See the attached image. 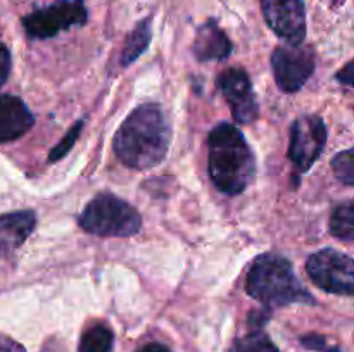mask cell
I'll use <instances>...</instances> for the list:
<instances>
[{"label": "cell", "mask_w": 354, "mask_h": 352, "mask_svg": "<svg viewBox=\"0 0 354 352\" xmlns=\"http://www.w3.org/2000/svg\"><path fill=\"white\" fill-rule=\"evenodd\" d=\"M171 144V126L165 113L156 104L137 107L118 130L114 152L131 169L156 168L165 161Z\"/></svg>", "instance_id": "1"}, {"label": "cell", "mask_w": 354, "mask_h": 352, "mask_svg": "<svg viewBox=\"0 0 354 352\" xmlns=\"http://www.w3.org/2000/svg\"><path fill=\"white\" fill-rule=\"evenodd\" d=\"M207 147L214 186L227 195L244 192L254 179L256 159L241 130L230 123H220L211 130Z\"/></svg>", "instance_id": "2"}, {"label": "cell", "mask_w": 354, "mask_h": 352, "mask_svg": "<svg viewBox=\"0 0 354 352\" xmlns=\"http://www.w3.org/2000/svg\"><path fill=\"white\" fill-rule=\"evenodd\" d=\"M245 290L268 309L289 304H313L315 299L294 273L292 264L280 254H261L254 259L245 278Z\"/></svg>", "instance_id": "3"}, {"label": "cell", "mask_w": 354, "mask_h": 352, "mask_svg": "<svg viewBox=\"0 0 354 352\" xmlns=\"http://www.w3.org/2000/svg\"><path fill=\"white\" fill-rule=\"evenodd\" d=\"M78 224L99 237H131L142 228V216L127 200L102 192L86 204Z\"/></svg>", "instance_id": "4"}, {"label": "cell", "mask_w": 354, "mask_h": 352, "mask_svg": "<svg viewBox=\"0 0 354 352\" xmlns=\"http://www.w3.org/2000/svg\"><path fill=\"white\" fill-rule=\"evenodd\" d=\"M88 19L83 0H59L52 6L41 7L23 17L26 35L35 40H47L69 28L82 26Z\"/></svg>", "instance_id": "5"}, {"label": "cell", "mask_w": 354, "mask_h": 352, "mask_svg": "<svg viewBox=\"0 0 354 352\" xmlns=\"http://www.w3.org/2000/svg\"><path fill=\"white\" fill-rule=\"evenodd\" d=\"M306 271L317 286L335 295L351 297L354 292V264L351 255L335 248H324L310 255Z\"/></svg>", "instance_id": "6"}, {"label": "cell", "mask_w": 354, "mask_h": 352, "mask_svg": "<svg viewBox=\"0 0 354 352\" xmlns=\"http://www.w3.org/2000/svg\"><path fill=\"white\" fill-rule=\"evenodd\" d=\"M272 71L282 92H299L315 72V52L303 47V43L275 48L272 54Z\"/></svg>", "instance_id": "7"}, {"label": "cell", "mask_w": 354, "mask_h": 352, "mask_svg": "<svg viewBox=\"0 0 354 352\" xmlns=\"http://www.w3.org/2000/svg\"><path fill=\"white\" fill-rule=\"evenodd\" d=\"M327 126L320 116H301L290 130L289 157L297 171L306 173L318 161L327 144Z\"/></svg>", "instance_id": "8"}, {"label": "cell", "mask_w": 354, "mask_h": 352, "mask_svg": "<svg viewBox=\"0 0 354 352\" xmlns=\"http://www.w3.org/2000/svg\"><path fill=\"white\" fill-rule=\"evenodd\" d=\"M266 24L289 45H301L306 37L304 0H261Z\"/></svg>", "instance_id": "9"}, {"label": "cell", "mask_w": 354, "mask_h": 352, "mask_svg": "<svg viewBox=\"0 0 354 352\" xmlns=\"http://www.w3.org/2000/svg\"><path fill=\"white\" fill-rule=\"evenodd\" d=\"M218 88L223 93L225 100L230 106L234 119L237 123L249 124L258 117V100L254 97L252 83L249 75L241 68L225 69L216 81Z\"/></svg>", "instance_id": "10"}, {"label": "cell", "mask_w": 354, "mask_h": 352, "mask_svg": "<svg viewBox=\"0 0 354 352\" xmlns=\"http://www.w3.org/2000/svg\"><path fill=\"white\" fill-rule=\"evenodd\" d=\"M33 124L35 116L19 97L0 95V144L17 140Z\"/></svg>", "instance_id": "11"}, {"label": "cell", "mask_w": 354, "mask_h": 352, "mask_svg": "<svg viewBox=\"0 0 354 352\" xmlns=\"http://www.w3.org/2000/svg\"><path fill=\"white\" fill-rule=\"evenodd\" d=\"M232 41L214 19L201 24L194 40L192 52L199 62L225 61L232 54Z\"/></svg>", "instance_id": "12"}, {"label": "cell", "mask_w": 354, "mask_h": 352, "mask_svg": "<svg viewBox=\"0 0 354 352\" xmlns=\"http://www.w3.org/2000/svg\"><path fill=\"white\" fill-rule=\"evenodd\" d=\"M37 224L33 211H16L0 216V259L19 248Z\"/></svg>", "instance_id": "13"}, {"label": "cell", "mask_w": 354, "mask_h": 352, "mask_svg": "<svg viewBox=\"0 0 354 352\" xmlns=\"http://www.w3.org/2000/svg\"><path fill=\"white\" fill-rule=\"evenodd\" d=\"M152 38V19L151 17H145L144 21L137 24L133 31L128 35L127 41H124L123 48H121V57L120 64L123 68H128L131 62L137 61L145 50H147L149 43H151Z\"/></svg>", "instance_id": "14"}, {"label": "cell", "mask_w": 354, "mask_h": 352, "mask_svg": "<svg viewBox=\"0 0 354 352\" xmlns=\"http://www.w3.org/2000/svg\"><path fill=\"white\" fill-rule=\"evenodd\" d=\"M228 352H280L272 338L263 331V326H252L249 333L239 337Z\"/></svg>", "instance_id": "15"}, {"label": "cell", "mask_w": 354, "mask_h": 352, "mask_svg": "<svg viewBox=\"0 0 354 352\" xmlns=\"http://www.w3.org/2000/svg\"><path fill=\"white\" fill-rule=\"evenodd\" d=\"M330 231L339 240L349 244L354 240V204L351 200L335 207L330 217Z\"/></svg>", "instance_id": "16"}, {"label": "cell", "mask_w": 354, "mask_h": 352, "mask_svg": "<svg viewBox=\"0 0 354 352\" xmlns=\"http://www.w3.org/2000/svg\"><path fill=\"white\" fill-rule=\"evenodd\" d=\"M114 335L106 324H93L80 340V352H111L113 349Z\"/></svg>", "instance_id": "17"}, {"label": "cell", "mask_w": 354, "mask_h": 352, "mask_svg": "<svg viewBox=\"0 0 354 352\" xmlns=\"http://www.w3.org/2000/svg\"><path fill=\"white\" fill-rule=\"evenodd\" d=\"M332 169H334L335 176L341 179L344 185H354V150L353 148H346L344 152L335 155L332 159Z\"/></svg>", "instance_id": "18"}, {"label": "cell", "mask_w": 354, "mask_h": 352, "mask_svg": "<svg viewBox=\"0 0 354 352\" xmlns=\"http://www.w3.org/2000/svg\"><path fill=\"white\" fill-rule=\"evenodd\" d=\"M82 130H83V121H76V123L69 128L68 133L61 138V141L52 148L50 154H48V162H57L59 159L64 157V155L71 150L73 145L76 144Z\"/></svg>", "instance_id": "19"}, {"label": "cell", "mask_w": 354, "mask_h": 352, "mask_svg": "<svg viewBox=\"0 0 354 352\" xmlns=\"http://www.w3.org/2000/svg\"><path fill=\"white\" fill-rule=\"evenodd\" d=\"M301 342H303V345H306L308 349H311V351H318V352H341L339 351V347H332V345L327 344V340H325L324 337H318V335H308V337H303L301 338Z\"/></svg>", "instance_id": "20"}, {"label": "cell", "mask_w": 354, "mask_h": 352, "mask_svg": "<svg viewBox=\"0 0 354 352\" xmlns=\"http://www.w3.org/2000/svg\"><path fill=\"white\" fill-rule=\"evenodd\" d=\"M10 68H12V57H10V52L6 45L0 41V88L6 85V81L9 79Z\"/></svg>", "instance_id": "21"}, {"label": "cell", "mask_w": 354, "mask_h": 352, "mask_svg": "<svg viewBox=\"0 0 354 352\" xmlns=\"http://www.w3.org/2000/svg\"><path fill=\"white\" fill-rule=\"evenodd\" d=\"M0 352H26L21 344L0 333Z\"/></svg>", "instance_id": "22"}, {"label": "cell", "mask_w": 354, "mask_h": 352, "mask_svg": "<svg viewBox=\"0 0 354 352\" xmlns=\"http://www.w3.org/2000/svg\"><path fill=\"white\" fill-rule=\"evenodd\" d=\"M353 71H354V66H353V62L349 61L348 64L344 66V69H342V71H339V72H337V79H339V81L342 83V85L351 86V85H353V79H354Z\"/></svg>", "instance_id": "23"}, {"label": "cell", "mask_w": 354, "mask_h": 352, "mask_svg": "<svg viewBox=\"0 0 354 352\" xmlns=\"http://www.w3.org/2000/svg\"><path fill=\"white\" fill-rule=\"evenodd\" d=\"M137 352H171V351H169L168 347H165V345L152 342V344H147V345H144L142 349H138Z\"/></svg>", "instance_id": "24"}]
</instances>
